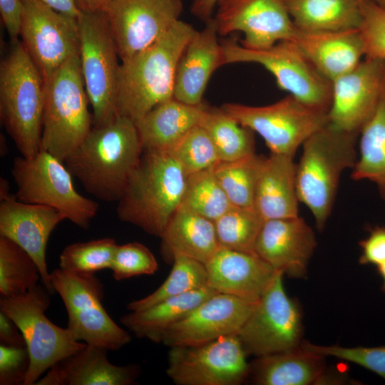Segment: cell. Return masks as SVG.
Returning a JSON list of instances; mask_svg holds the SVG:
<instances>
[{
    "mask_svg": "<svg viewBox=\"0 0 385 385\" xmlns=\"http://www.w3.org/2000/svg\"><path fill=\"white\" fill-rule=\"evenodd\" d=\"M257 302L217 293L166 330L160 343L169 347L197 346L237 335Z\"/></svg>",
    "mask_w": 385,
    "mask_h": 385,
    "instance_id": "19",
    "label": "cell"
},
{
    "mask_svg": "<svg viewBox=\"0 0 385 385\" xmlns=\"http://www.w3.org/2000/svg\"><path fill=\"white\" fill-rule=\"evenodd\" d=\"M30 366L26 346L0 344V384L24 385Z\"/></svg>",
    "mask_w": 385,
    "mask_h": 385,
    "instance_id": "44",
    "label": "cell"
},
{
    "mask_svg": "<svg viewBox=\"0 0 385 385\" xmlns=\"http://www.w3.org/2000/svg\"><path fill=\"white\" fill-rule=\"evenodd\" d=\"M173 265L165 282L151 294L129 302L130 312L150 307L168 298L178 296L207 286V272L205 265L192 258L176 255Z\"/></svg>",
    "mask_w": 385,
    "mask_h": 385,
    "instance_id": "36",
    "label": "cell"
},
{
    "mask_svg": "<svg viewBox=\"0 0 385 385\" xmlns=\"http://www.w3.org/2000/svg\"><path fill=\"white\" fill-rule=\"evenodd\" d=\"M186 178L169 151L144 150L118 201L117 217L160 237L180 206Z\"/></svg>",
    "mask_w": 385,
    "mask_h": 385,
    "instance_id": "3",
    "label": "cell"
},
{
    "mask_svg": "<svg viewBox=\"0 0 385 385\" xmlns=\"http://www.w3.org/2000/svg\"><path fill=\"white\" fill-rule=\"evenodd\" d=\"M77 22L81 70L92 108L93 126L101 125L118 115L119 56L103 11L81 10Z\"/></svg>",
    "mask_w": 385,
    "mask_h": 385,
    "instance_id": "9",
    "label": "cell"
},
{
    "mask_svg": "<svg viewBox=\"0 0 385 385\" xmlns=\"http://www.w3.org/2000/svg\"><path fill=\"white\" fill-rule=\"evenodd\" d=\"M264 222L254 208L232 205L214 221L220 247L256 254L255 245Z\"/></svg>",
    "mask_w": 385,
    "mask_h": 385,
    "instance_id": "37",
    "label": "cell"
},
{
    "mask_svg": "<svg viewBox=\"0 0 385 385\" xmlns=\"http://www.w3.org/2000/svg\"><path fill=\"white\" fill-rule=\"evenodd\" d=\"M221 108L240 125L259 134L271 153L292 156L309 136L329 123L327 110L308 105L289 94L267 106L226 103Z\"/></svg>",
    "mask_w": 385,
    "mask_h": 385,
    "instance_id": "11",
    "label": "cell"
},
{
    "mask_svg": "<svg viewBox=\"0 0 385 385\" xmlns=\"http://www.w3.org/2000/svg\"><path fill=\"white\" fill-rule=\"evenodd\" d=\"M317 246L312 228L299 216L265 220L255 253L275 270L302 278Z\"/></svg>",
    "mask_w": 385,
    "mask_h": 385,
    "instance_id": "21",
    "label": "cell"
},
{
    "mask_svg": "<svg viewBox=\"0 0 385 385\" xmlns=\"http://www.w3.org/2000/svg\"><path fill=\"white\" fill-rule=\"evenodd\" d=\"M21 42L43 79L79 54L77 19L39 0H21Z\"/></svg>",
    "mask_w": 385,
    "mask_h": 385,
    "instance_id": "15",
    "label": "cell"
},
{
    "mask_svg": "<svg viewBox=\"0 0 385 385\" xmlns=\"http://www.w3.org/2000/svg\"><path fill=\"white\" fill-rule=\"evenodd\" d=\"M65 217L52 207L19 200L12 195L1 200L0 236L16 242L37 264L43 284L52 292L46 250L50 235Z\"/></svg>",
    "mask_w": 385,
    "mask_h": 385,
    "instance_id": "20",
    "label": "cell"
},
{
    "mask_svg": "<svg viewBox=\"0 0 385 385\" xmlns=\"http://www.w3.org/2000/svg\"><path fill=\"white\" fill-rule=\"evenodd\" d=\"M361 22L359 28L365 58L385 59V9L360 0Z\"/></svg>",
    "mask_w": 385,
    "mask_h": 385,
    "instance_id": "43",
    "label": "cell"
},
{
    "mask_svg": "<svg viewBox=\"0 0 385 385\" xmlns=\"http://www.w3.org/2000/svg\"><path fill=\"white\" fill-rule=\"evenodd\" d=\"M297 29L338 31L359 29L361 22L360 0H284Z\"/></svg>",
    "mask_w": 385,
    "mask_h": 385,
    "instance_id": "31",
    "label": "cell"
},
{
    "mask_svg": "<svg viewBox=\"0 0 385 385\" xmlns=\"http://www.w3.org/2000/svg\"><path fill=\"white\" fill-rule=\"evenodd\" d=\"M143 152L135 123L118 115L103 125L93 126L64 164L89 194L114 202L121 197Z\"/></svg>",
    "mask_w": 385,
    "mask_h": 385,
    "instance_id": "1",
    "label": "cell"
},
{
    "mask_svg": "<svg viewBox=\"0 0 385 385\" xmlns=\"http://www.w3.org/2000/svg\"><path fill=\"white\" fill-rule=\"evenodd\" d=\"M289 41L331 83L353 69L365 58L359 29L312 32L296 28Z\"/></svg>",
    "mask_w": 385,
    "mask_h": 385,
    "instance_id": "25",
    "label": "cell"
},
{
    "mask_svg": "<svg viewBox=\"0 0 385 385\" xmlns=\"http://www.w3.org/2000/svg\"><path fill=\"white\" fill-rule=\"evenodd\" d=\"M41 149L64 163L93 127L79 54L43 79Z\"/></svg>",
    "mask_w": 385,
    "mask_h": 385,
    "instance_id": "6",
    "label": "cell"
},
{
    "mask_svg": "<svg viewBox=\"0 0 385 385\" xmlns=\"http://www.w3.org/2000/svg\"><path fill=\"white\" fill-rule=\"evenodd\" d=\"M361 255L359 262L361 265L379 266L385 262V227L376 226L369 236L359 242Z\"/></svg>",
    "mask_w": 385,
    "mask_h": 385,
    "instance_id": "45",
    "label": "cell"
},
{
    "mask_svg": "<svg viewBox=\"0 0 385 385\" xmlns=\"http://www.w3.org/2000/svg\"><path fill=\"white\" fill-rule=\"evenodd\" d=\"M194 27L180 19L155 43L121 61L117 91L118 114L134 123L173 97L175 76Z\"/></svg>",
    "mask_w": 385,
    "mask_h": 385,
    "instance_id": "2",
    "label": "cell"
},
{
    "mask_svg": "<svg viewBox=\"0 0 385 385\" xmlns=\"http://www.w3.org/2000/svg\"><path fill=\"white\" fill-rule=\"evenodd\" d=\"M195 32L178 61L173 97L187 104L203 103L207 85L215 71L223 66V52L212 17Z\"/></svg>",
    "mask_w": 385,
    "mask_h": 385,
    "instance_id": "23",
    "label": "cell"
},
{
    "mask_svg": "<svg viewBox=\"0 0 385 385\" xmlns=\"http://www.w3.org/2000/svg\"><path fill=\"white\" fill-rule=\"evenodd\" d=\"M223 65L259 64L272 74L278 87L299 101L329 111L332 83L323 77L289 40L260 50L249 49L232 39L222 43Z\"/></svg>",
    "mask_w": 385,
    "mask_h": 385,
    "instance_id": "12",
    "label": "cell"
},
{
    "mask_svg": "<svg viewBox=\"0 0 385 385\" xmlns=\"http://www.w3.org/2000/svg\"><path fill=\"white\" fill-rule=\"evenodd\" d=\"M265 157L256 153L232 161H219L215 175L232 205L253 208Z\"/></svg>",
    "mask_w": 385,
    "mask_h": 385,
    "instance_id": "34",
    "label": "cell"
},
{
    "mask_svg": "<svg viewBox=\"0 0 385 385\" xmlns=\"http://www.w3.org/2000/svg\"><path fill=\"white\" fill-rule=\"evenodd\" d=\"M81 10L102 11L110 0H76Z\"/></svg>",
    "mask_w": 385,
    "mask_h": 385,
    "instance_id": "50",
    "label": "cell"
},
{
    "mask_svg": "<svg viewBox=\"0 0 385 385\" xmlns=\"http://www.w3.org/2000/svg\"><path fill=\"white\" fill-rule=\"evenodd\" d=\"M0 344L14 347L26 346L24 336L15 322L0 312Z\"/></svg>",
    "mask_w": 385,
    "mask_h": 385,
    "instance_id": "47",
    "label": "cell"
},
{
    "mask_svg": "<svg viewBox=\"0 0 385 385\" xmlns=\"http://www.w3.org/2000/svg\"><path fill=\"white\" fill-rule=\"evenodd\" d=\"M359 134L335 128L329 123L302 144V154L296 165L299 202L312 212L317 228L322 230L331 215L340 178L357 161L356 143Z\"/></svg>",
    "mask_w": 385,
    "mask_h": 385,
    "instance_id": "4",
    "label": "cell"
},
{
    "mask_svg": "<svg viewBox=\"0 0 385 385\" xmlns=\"http://www.w3.org/2000/svg\"><path fill=\"white\" fill-rule=\"evenodd\" d=\"M158 269V263L153 252L144 245L133 242L117 245L110 270L113 277L120 281L153 274Z\"/></svg>",
    "mask_w": 385,
    "mask_h": 385,
    "instance_id": "41",
    "label": "cell"
},
{
    "mask_svg": "<svg viewBox=\"0 0 385 385\" xmlns=\"http://www.w3.org/2000/svg\"><path fill=\"white\" fill-rule=\"evenodd\" d=\"M199 125L212 139L220 161L235 160L255 153L254 132L240 125L221 107L206 104Z\"/></svg>",
    "mask_w": 385,
    "mask_h": 385,
    "instance_id": "33",
    "label": "cell"
},
{
    "mask_svg": "<svg viewBox=\"0 0 385 385\" xmlns=\"http://www.w3.org/2000/svg\"><path fill=\"white\" fill-rule=\"evenodd\" d=\"M217 293L219 292L205 286L168 298L146 309L130 312L120 321L138 338L160 343L166 330Z\"/></svg>",
    "mask_w": 385,
    "mask_h": 385,
    "instance_id": "30",
    "label": "cell"
},
{
    "mask_svg": "<svg viewBox=\"0 0 385 385\" xmlns=\"http://www.w3.org/2000/svg\"><path fill=\"white\" fill-rule=\"evenodd\" d=\"M51 292L38 284L22 294L0 297V311L21 330L30 356L24 385H34L56 363L82 349L67 328H61L46 316Z\"/></svg>",
    "mask_w": 385,
    "mask_h": 385,
    "instance_id": "7",
    "label": "cell"
},
{
    "mask_svg": "<svg viewBox=\"0 0 385 385\" xmlns=\"http://www.w3.org/2000/svg\"><path fill=\"white\" fill-rule=\"evenodd\" d=\"M359 134L360 155L351 177L354 180L374 183L385 200V91L374 113Z\"/></svg>",
    "mask_w": 385,
    "mask_h": 385,
    "instance_id": "32",
    "label": "cell"
},
{
    "mask_svg": "<svg viewBox=\"0 0 385 385\" xmlns=\"http://www.w3.org/2000/svg\"><path fill=\"white\" fill-rule=\"evenodd\" d=\"M108 349L93 344L53 365L36 385H131L140 369L134 364L118 366L108 358Z\"/></svg>",
    "mask_w": 385,
    "mask_h": 385,
    "instance_id": "24",
    "label": "cell"
},
{
    "mask_svg": "<svg viewBox=\"0 0 385 385\" xmlns=\"http://www.w3.org/2000/svg\"><path fill=\"white\" fill-rule=\"evenodd\" d=\"M11 175L19 200L52 207L80 228H89L98 205L77 192L73 175L54 155L41 149L30 158L17 157L13 161Z\"/></svg>",
    "mask_w": 385,
    "mask_h": 385,
    "instance_id": "8",
    "label": "cell"
},
{
    "mask_svg": "<svg viewBox=\"0 0 385 385\" xmlns=\"http://www.w3.org/2000/svg\"><path fill=\"white\" fill-rule=\"evenodd\" d=\"M43 79L19 39L0 65V118L21 156L41 150Z\"/></svg>",
    "mask_w": 385,
    "mask_h": 385,
    "instance_id": "5",
    "label": "cell"
},
{
    "mask_svg": "<svg viewBox=\"0 0 385 385\" xmlns=\"http://www.w3.org/2000/svg\"><path fill=\"white\" fill-rule=\"evenodd\" d=\"M53 292L68 314L67 329L77 341L117 351L130 342L103 306L104 288L95 273L72 272L57 268L50 273Z\"/></svg>",
    "mask_w": 385,
    "mask_h": 385,
    "instance_id": "10",
    "label": "cell"
},
{
    "mask_svg": "<svg viewBox=\"0 0 385 385\" xmlns=\"http://www.w3.org/2000/svg\"><path fill=\"white\" fill-rule=\"evenodd\" d=\"M9 183L7 180L4 178L0 179V200L4 199L11 194L9 191Z\"/></svg>",
    "mask_w": 385,
    "mask_h": 385,
    "instance_id": "51",
    "label": "cell"
},
{
    "mask_svg": "<svg viewBox=\"0 0 385 385\" xmlns=\"http://www.w3.org/2000/svg\"><path fill=\"white\" fill-rule=\"evenodd\" d=\"M378 272L380 274L382 280V290L385 292V262L377 267Z\"/></svg>",
    "mask_w": 385,
    "mask_h": 385,
    "instance_id": "52",
    "label": "cell"
},
{
    "mask_svg": "<svg viewBox=\"0 0 385 385\" xmlns=\"http://www.w3.org/2000/svg\"><path fill=\"white\" fill-rule=\"evenodd\" d=\"M218 0H193L191 13L200 20L206 22L211 19Z\"/></svg>",
    "mask_w": 385,
    "mask_h": 385,
    "instance_id": "49",
    "label": "cell"
},
{
    "mask_svg": "<svg viewBox=\"0 0 385 385\" xmlns=\"http://www.w3.org/2000/svg\"><path fill=\"white\" fill-rule=\"evenodd\" d=\"M41 279L31 255L10 239L0 236V294L13 297L26 293Z\"/></svg>",
    "mask_w": 385,
    "mask_h": 385,
    "instance_id": "35",
    "label": "cell"
},
{
    "mask_svg": "<svg viewBox=\"0 0 385 385\" xmlns=\"http://www.w3.org/2000/svg\"><path fill=\"white\" fill-rule=\"evenodd\" d=\"M385 91V59L364 58L332 82L329 123L359 134L374 113Z\"/></svg>",
    "mask_w": 385,
    "mask_h": 385,
    "instance_id": "18",
    "label": "cell"
},
{
    "mask_svg": "<svg viewBox=\"0 0 385 385\" xmlns=\"http://www.w3.org/2000/svg\"><path fill=\"white\" fill-rule=\"evenodd\" d=\"M183 9L182 0H110L101 11L123 61L158 40Z\"/></svg>",
    "mask_w": 385,
    "mask_h": 385,
    "instance_id": "16",
    "label": "cell"
},
{
    "mask_svg": "<svg viewBox=\"0 0 385 385\" xmlns=\"http://www.w3.org/2000/svg\"><path fill=\"white\" fill-rule=\"evenodd\" d=\"M300 346L325 357L333 356L356 364L385 379V346L344 347L339 345L322 346L302 341Z\"/></svg>",
    "mask_w": 385,
    "mask_h": 385,
    "instance_id": "42",
    "label": "cell"
},
{
    "mask_svg": "<svg viewBox=\"0 0 385 385\" xmlns=\"http://www.w3.org/2000/svg\"><path fill=\"white\" fill-rule=\"evenodd\" d=\"M205 105H189L173 97L154 107L135 123L143 150H169L199 125Z\"/></svg>",
    "mask_w": 385,
    "mask_h": 385,
    "instance_id": "28",
    "label": "cell"
},
{
    "mask_svg": "<svg viewBox=\"0 0 385 385\" xmlns=\"http://www.w3.org/2000/svg\"><path fill=\"white\" fill-rule=\"evenodd\" d=\"M168 151L180 164L186 177L220 161L212 139L200 125L189 130Z\"/></svg>",
    "mask_w": 385,
    "mask_h": 385,
    "instance_id": "40",
    "label": "cell"
},
{
    "mask_svg": "<svg viewBox=\"0 0 385 385\" xmlns=\"http://www.w3.org/2000/svg\"><path fill=\"white\" fill-rule=\"evenodd\" d=\"M160 238L163 254L172 260L182 255L205 265L220 248L214 221L182 206Z\"/></svg>",
    "mask_w": 385,
    "mask_h": 385,
    "instance_id": "27",
    "label": "cell"
},
{
    "mask_svg": "<svg viewBox=\"0 0 385 385\" xmlns=\"http://www.w3.org/2000/svg\"><path fill=\"white\" fill-rule=\"evenodd\" d=\"M371 1L385 9V0H365Z\"/></svg>",
    "mask_w": 385,
    "mask_h": 385,
    "instance_id": "54",
    "label": "cell"
},
{
    "mask_svg": "<svg viewBox=\"0 0 385 385\" xmlns=\"http://www.w3.org/2000/svg\"><path fill=\"white\" fill-rule=\"evenodd\" d=\"M0 13L11 41L18 40L23 13L21 0H0Z\"/></svg>",
    "mask_w": 385,
    "mask_h": 385,
    "instance_id": "46",
    "label": "cell"
},
{
    "mask_svg": "<svg viewBox=\"0 0 385 385\" xmlns=\"http://www.w3.org/2000/svg\"><path fill=\"white\" fill-rule=\"evenodd\" d=\"M117 245L111 237L70 244L60 255L59 268L80 273L110 270Z\"/></svg>",
    "mask_w": 385,
    "mask_h": 385,
    "instance_id": "39",
    "label": "cell"
},
{
    "mask_svg": "<svg viewBox=\"0 0 385 385\" xmlns=\"http://www.w3.org/2000/svg\"><path fill=\"white\" fill-rule=\"evenodd\" d=\"M1 155L4 156L7 153L8 148L6 145V140L4 139V137L1 135Z\"/></svg>",
    "mask_w": 385,
    "mask_h": 385,
    "instance_id": "53",
    "label": "cell"
},
{
    "mask_svg": "<svg viewBox=\"0 0 385 385\" xmlns=\"http://www.w3.org/2000/svg\"><path fill=\"white\" fill-rule=\"evenodd\" d=\"M205 267L209 287L254 302L261 298L277 272L256 254L222 247Z\"/></svg>",
    "mask_w": 385,
    "mask_h": 385,
    "instance_id": "22",
    "label": "cell"
},
{
    "mask_svg": "<svg viewBox=\"0 0 385 385\" xmlns=\"http://www.w3.org/2000/svg\"><path fill=\"white\" fill-rule=\"evenodd\" d=\"M168 376L178 385H239L250 364L237 335L197 346L170 347Z\"/></svg>",
    "mask_w": 385,
    "mask_h": 385,
    "instance_id": "14",
    "label": "cell"
},
{
    "mask_svg": "<svg viewBox=\"0 0 385 385\" xmlns=\"http://www.w3.org/2000/svg\"><path fill=\"white\" fill-rule=\"evenodd\" d=\"M180 206L215 221L232 205L211 167L187 176Z\"/></svg>",
    "mask_w": 385,
    "mask_h": 385,
    "instance_id": "38",
    "label": "cell"
},
{
    "mask_svg": "<svg viewBox=\"0 0 385 385\" xmlns=\"http://www.w3.org/2000/svg\"><path fill=\"white\" fill-rule=\"evenodd\" d=\"M61 14L77 19L81 13L76 0H39Z\"/></svg>",
    "mask_w": 385,
    "mask_h": 385,
    "instance_id": "48",
    "label": "cell"
},
{
    "mask_svg": "<svg viewBox=\"0 0 385 385\" xmlns=\"http://www.w3.org/2000/svg\"><path fill=\"white\" fill-rule=\"evenodd\" d=\"M294 156L271 153L265 157L253 208L264 220L299 216Z\"/></svg>",
    "mask_w": 385,
    "mask_h": 385,
    "instance_id": "26",
    "label": "cell"
},
{
    "mask_svg": "<svg viewBox=\"0 0 385 385\" xmlns=\"http://www.w3.org/2000/svg\"><path fill=\"white\" fill-rule=\"evenodd\" d=\"M212 17L219 36L242 32L249 49L270 48L292 40L296 27L284 0H218Z\"/></svg>",
    "mask_w": 385,
    "mask_h": 385,
    "instance_id": "17",
    "label": "cell"
},
{
    "mask_svg": "<svg viewBox=\"0 0 385 385\" xmlns=\"http://www.w3.org/2000/svg\"><path fill=\"white\" fill-rule=\"evenodd\" d=\"M284 274L276 272L237 336L245 353L262 356L299 347L302 319L295 300L286 293Z\"/></svg>",
    "mask_w": 385,
    "mask_h": 385,
    "instance_id": "13",
    "label": "cell"
},
{
    "mask_svg": "<svg viewBox=\"0 0 385 385\" xmlns=\"http://www.w3.org/2000/svg\"><path fill=\"white\" fill-rule=\"evenodd\" d=\"M324 359L299 346L257 356L250 364L249 376L259 385L320 384L326 373Z\"/></svg>",
    "mask_w": 385,
    "mask_h": 385,
    "instance_id": "29",
    "label": "cell"
}]
</instances>
